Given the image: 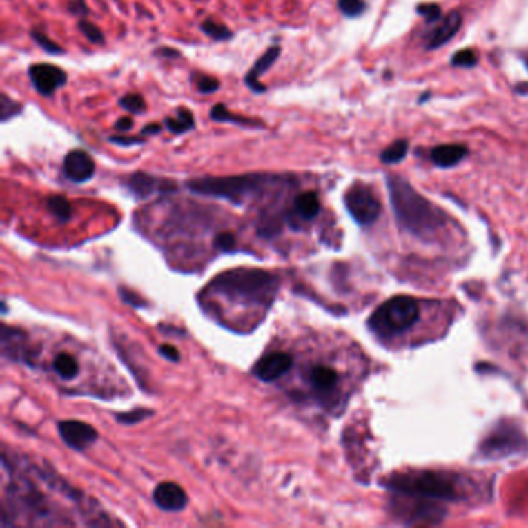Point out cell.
Wrapping results in <instances>:
<instances>
[{"instance_id": "obj_8", "label": "cell", "mask_w": 528, "mask_h": 528, "mask_svg": "<svg viewBox=\"0 0 528 528\" xmlns=\"http://www.w3.org/2000/svg\"><path fill=\"white\" fill-rule=\"evenodd\" d=\"M124 186L137 197L148 199L154 194H168L175 190V183L168 178H160L146 173H133L126 178Z\"/></svg>"}, {"instance_id": "obj_18", "label": "cell", "mask_w": 528, "mask_h": 528, "mask_svg": "<svg viewBox=\"0 0 528 528\" xmlns=\"http://www.w3.org/2000/svg\"><path fill=\"white\" fill-rule=\"evenodd\" d=\"M310 384L313 386V389L320 392H330L333 391L336 384H338V372L335 369L329 366H315L311 367L309 373Z\"/></svg>"}, {"instance_id": "obj_32", "label": "cell", "mask_w": 528, "mask_h": 528, "mask_svg": "<svg viewBox=\"0 0 528 528\" xmlns=\"http://www.w3.org/2000/svg\"><path fill=\"white\" fill-rule=\"evenodd\" d=\"M477 63V55L473 52V50H460V52H457L453 59H451V66L454 67H467V68H471L474 67Z\"/></svg>"}, {"instance_id": "obj_9", "label": "cell", "mask_w": 528, "mask_h": 528, "mask_svg": "<svg viewBox=\"0 0 528 528\" xmlns=\"http://www.w3.org/2000/svg\"><path fill=\"white\" fill-rule=\"evenodd\" d=\"M58 429L63 443L76 451H84L86 448L92 447L98 438V432L95 431L93 426L84 422H78V420L59 422Z\"/></svg>"}, {"instance_id": "obj_6", "label": "cell", "mask_w": 528, "mask_h": 528, "mask_svg": "<svg viewBox=\"0 0 528 528\" xmlns=\"http://www.w3.org/2000/svg\"><path fill=\"white\" fill-rule=\"evenodd\" d=\"M349 214L360 225H372L381 213V203L373 190L362 183H355L344 195Z\"/></svg>"}, {"instance_id": "obj_35", "label": "cell", "mask_w": 528, "mask_h": 528, "mask_svg": "<svg viewBox=\"0 0 528 528\" xmlns=\"http://www.w3.org/2000/svg\"><path fill=\"white\" fill-rule=\"evenodd\" d=\"M214 244L222 251H233L235 248V239L231 233H222L215 237Z\"/></svg>"}, {"instance_id": "obj_41", "label": "cell", "mask_w": 528, "mask_h": 528, "mask_svg": "<svg viewBox=\"0 0 528 528\" xmlns=\"http://www.w3.org/2000/svg\"><path fill=\"white\" fill-rule=\"evenodd\" d=\"M516 92H519V93H528V84H518L516 86Z\"/></svg>"}, {"instance_id": "obj_29", "label": "cell", "mask_w": 528, "mask_h": 528, "mask_svg": "<svg viewBox=\"0 0 528 528\" xmlns=\"http://www.w3.org/2000/svg\"><path fill=\"white\" fill-rule=\"evenodd\" d=\"M78 30L84 35L86 39L92 43H104V33L101 31L99 27L97 25L88 22L87 19H81L78 22Z\"/></svg>"}, {"instance_id": "obj_21", "label": "cell", "mask_w": 528, "mask_h": 528, "mask_svg": "<svg viewBox=\"0 0 528 528\" xmlns=\"http://www.w3.org/2000/svg\"><path fill=\"white\" fill-rule=\"evenodd\" d=\"M53 369L62 380H73L79 373L78 362L68 353H59L56 356L53 361Z\"/></svg>"}, {"instance_id": "obj_40", "label": "cell", "mask_w": 528, "mask_h": 528, "mask_svg": "<svg viewBox=\"0 0 528 528\" xmlns=\"http://www.w3.org/2000/svg\"><path fill=\"white\" fill-rule=\"evenodd\" d=\"M163 124H155V123H152V124H146L144 127H143V129H141V132H139V135H141V137H152V135H157V133H160L162 130H163Z\"/></svg>"}, {"instance_id": "obj_27", "label": "cell", "mask_w": 528, "mask_h": 528, "mask_svg": "<svg viewBox=\"0 0 528 528\" xmlns=\"http://www.w3.org/2000/svg\"><path fill=\"white\" fill-rule=\"evenodd\" d=\"M119 107H123L126 112L133 113V115H138V113H144L148 106H146V101L139 93H127L123 98H119L118 101Z\"/></svg>"}, {"instance_id": "obj_2", "label": "cell", "mask_w": 528, "mask_h": 528, "mask_svg": "<svg viewBox=\"0 0 528 528\" xmlns=\"http://www.w3.org/2000/svg\"><path fill=\"white\" fill-rule=\"evenodd\" d=\"M279 180L281 178L270 174H244L233 177L194 178L186 183V186L194 194L215 197V199H224L240 205L251 197L265 193L271 184Z\"/></svg>"}, {"instance_id": "obj_15", "label": "cell", "mask_w": 528, "mask_h": 528, "mask_svg": "<svg viewBox=\"0 0 528 528\" xmlns=\"http://www.w3.org/2000/svg\"><path fill=\"white\" fill-rule=\"evenodd\" d=\"M462 22L463 19L460 12L451 11L447 17L440 19V25H438V27L429 35L428 46H426V48L436 50L438 47L444 46L447 42H449L457 33H459Z\"/></svg>"}, {"instance_id": "obj_37", "label": "cell", "mask_w": 528, "mask_h": 528, "mask_svg": "<svg viewBox=\"0 0 528 528\" xmlns=\"http://www.w3.org/2000/svg\"><path fill=\"white\" fill-rule=\"evenodd\" d=\"M155 56H160V58H168V59H180L182 58V53L178 52V50L175 48H170V47H162V48H157L154 52Z\"/></svg>"}, {"instance_id": "obj_26", "label": "cell", "mask_w": 528, "mask_h": 528, "mask_svg": "<svg viewBox=\"0 0 528 528\" xmlns=\"http://www.w3.org/2000/svg\"><path fill=\"white\" fill-rule=\"evenodd\" d=\"M190 79H193V82H194L195 90L202 95L214 93L220 88V81L217 78H214V76L203 75V73H194Z\"/></svg>"}, {"instance_id": "obj_36", "label": "cell", "mask_w": 528, "mask_h": 528, "mask_svg": "<svg viewBox=\"0 0 528 528\" xmlns=\"http://www.w3.org/2000/svg\"><path fill=\"white\" fill-rule=\"evenodd\" d=\"M67 10L70 14L73 16H79V17H87L88 14V6L86 5L84 0H70L67 5Z\"/></svg>"}, {"instance_id": "obj_28", "label": "cell", "mask_w": 528, "mask_h": 528, "mask_svg": "<svg viewBox=\"0 0 528 528\" xmlns=\"http://www.w3.org/2000/svg\"><path fill=\"white\" fill-rule=\"evenodd\" d=\"M30 35H31V39H33V41L37 43V46H39L46 53H48V55H55V56L66 53V50H63V48L59 46V43H56L55 41L50 39V37H48L47 35H43V33H42V31H39V30H31V33H30Z\"/></svg>"}, {"instance_id": "obj_14", "label": "cell", "mask_w": 528, "mask_h": 528, "mask_svg": "<svg viewBox=\"0 0 528 528\" xmlns=\"http://www.w3.org/2000/svg\"><path fill=\"white\" fill-rule=\"evenodd\" d=\"M154 500L162 510L175 513L186 508L188 496L184 493V489L180 485H177V483L164 482L154 489Z\"/></svg>"}, {"instance_id": "obj_34", "label": "cell", "mask_w": 528, "mask_h": 528, "mask_svg": "<svg viewBox=\"0 0 528 528\" xmlns=\"http://www.w3.org/2000/svg\"><path fill=\"white\" fill-rule=\"evenodd\" d=\"M110 143L119 146V148H130V146H138V144H143L146 139L139 135V137H124V135H112L107 138Z\"/></svg>"}, {"instance_id": "obj_20", "label": "cell", "mask_w": 528, "mask_h": 528, "mask_svg": "<svg viewBox=\"0 0 528 528\" xmlns=\"http://www.w3.org/2000/svg\"><path fill=\"white\" fill-rule=\"evenodd\" d=\"M321 211V202L320 197L313 190H307V193L299 194L295 199V213L297 217L302 220H311L315 219Z\"/></svg>"}, {"instance_id": "obj_16", "label": "cell", "mask_w": 528, "mask_h": 528, "mask_svg": "<svg viewBox=\"0 0 528 528\" xmlns=\"http://www.w3.org/2000/svg\"><path fill=\"white\" fill-rule=\"evenodd\" d=\"M468 155V149L462 144H442L432 149L431 158L438 168H453Z\"/></svg>"}, {"instance_id": "obj_1", "label": "cell", "mask_w": 528, "mask_h": 528, "mask_svg": "<svg viewBox=\"0 0 528 528\" xmlns=\"http://www.w3.org/2000/svg\"><path fill=\"white\" fill-rule=\"evenodd\" d=\"M387 189L398 224L406 231L418 237H428L443 225L442 211L420 195L403 178L387 177Z\"/></svg>"}, {"instance_id": "obj_30", "label": "cell", "mask_w": 528, "mask_h": 528, "mask_svg": "<svg viewBox=\"0 0 528 528\" xmlns=\"http://www.w3.org/2000/svg\"><path fill=\"white\" fill-rule=\"evenodd\" d=\"M364 0H338V10L346 17H358L366 11Z\"/></svg>"}, {"instance_id": "obj_42", "label": "cell", "mask_w": 528, "mask_h": 528, "mask_svg": "<svg viewBox=\"0 0 528 528\" xmlns=\"http://www.w3.org/2000/svg\"><path fill=\"white\" fill-rule=\"evenodd\" d=\"M527 67H528V59H527Z\"/></svg>"}, {"instance_id": "obj_24", "label": "cell", "mask_w": 528, "mask_h": 528, "mask_svg": "<svg viewBox=\"0 0 528 528\" xmlns=\"http://www.w3.org/2000/svg\"><path fill=\"white\" fill-rule=\"evenodd\" d=\"M47 206L48 211L62 222H67L72 217V205H70V202L63 195H52L47 200Z\"/></svg>"}, {"instance_id": "obj_4", "label": "cell", "mask_w": 528, "mask_h": 528, "mask_svg": "<svg viewBox=\"0 0 528 528\" xmlns=\"http://www.w3.org/2000/svg\"><path fill=\"white\" fill-rule=\"evenodd\" d=\"M391 487L398 493L424 499L457 500L462 498L457 480L453 476L434 473V471H422V473L395 477L391 480Z\"/></svg>"}, {"instance_id": "obj_23", "label": "cell", "mask_w": 528, "mask_h": 528, "mask_svg": "<svg viewBox=\"0 0 528 528\" xmlns=\"http://www.w3.org/2000/svg\"><path fill=\"white\" fill-rule=\"evenodd\" d=\"M408 150H409V143L406 141V139H397L395 143L387 146V148L381 152L380 160L384 164H395L403 160L406 154H408Z\"/></svg>"}, {"instance_id": "obj_13", "label": "cell", "mask_w": 528, "mask_h": 528, "mask_svg": "<svg viewBox=\"0 0 528 528\" xmlns=\"http://www.w3.org/2000/svg\"><path fill=\"white\" fill-rule=\"evenodd\" d=\"M281 53V46H271L266 48V52L260 56L256 62H254V66L248 70V73L245 75V86L250 88L253 93L260 95L266 92V86L260 82V76L268 72V70L275 66Z\"/></svg>"}, {"instance_id": "obj_5", "label": "cell", "mask_w": 528, "mask_h": 528, "mask_svg": "<svg viewBox=\"0 0 528 528\" xmlns=\"http://www.w3.org/2000/svg\"><path fill=\"white\" fill-rule=\"evenodd\" d=\"M420 317V305L411 296H395L386 301L369 321L375 332L397 335L409 330Z\"/></svg>"}, {"instance_id": "obj_38", "label": "cell", "mask_w": 528, "mask_h": 528, "mask_svg": "<svg viewBox=\"0 0 528 528\" xmlns=\"http://www.w3.org/2000/svg\"><path fill=\"white\" fill-rule=\"evenodd\" d=\"M160 353L164 356V358L169 360V361H178L180 360V352L177 351V349L174 346H169V344H164L160 347Z\"/></svg>"}, {"instance_id": "obj_19", "label": "cell", "mask_w": 528, "mask_h": 528, "mask_svg": "<svg viewBox=\"0 0 528 528\" xmlns=\"http://www.w3.org/2000/svg\"><path fill=\"white\" fill-rule=\"evenodd\" d=\"M163 126L164 129H168L170 133H174V135H183V133L195 129V119L193 112L189 109H184V107H180V109L175 110V115L166 117L163 119Z\"/></svg>"}, {"instance_id": "obj_22", "label": "cell", "mask_w": 528, "mask_h": 528, "mask_svg": "<svg viewBox=\"0 0 528 528\" xmlns=\"http://www.w3.org/2000/svg\"><path fill=\"white\" fill-rule=\"evenodd\" d=\"M200 30L203 31V35H206L209 39H213L215 42H224V41H230L234 36L233 31L226 27L224 23L215 22L214 19H205L200 23Z\"/></svg>"}, {"instance_id": "obj_17", "label": "cell", "mask_w": 528, "mask_h": 528, "mask_svg": "<svg viewBox=\"0 0 528 528\" xmlns=\"http://www.w3.org/2000/svg\"><path fill=\"white\" fill-rule=\"evenodd\" d=\"M209 118L215 121V123L235 124V126H240V127H246V129H251V127L253 129H260V127H264L260 121L237 115V113H234L228 109L225 104L213 106V109L209 110Z\"/></svg>"}, {"instance_id": "obj_10", "label": "cell", "mask_w": 528, "mask_h": 528, "mask_svg": "<svg viewBox=\"0 0 528 528\" xmlns=\"http://www.w3.org/2000/svg\"><path fill=\"white\" fill-rule=\"evenodd\" d=\"M63 175L73 183H86L92 180L97 170V164L88 152L82 149H73L63 157L62 163Z\"/></svg>"}, {"instance_id": "obj_7", "label": "cell", "mask_w": 528, "mask_h": 528, "mask_svg": "<svg viewBox=\"0 0 528 528\" xmlns=\"http://www.w3.org/2000/svg\"><path fill=\"white\" fill-rule=\"evenodd\" d=\"M28 78L35 90L42 95V97H53L56 90H59V88L67 84L66 70L47 62L30 66Z\"/></svg>"}, {"instance_id": "obj_25", "label": "cell", "mask_w": 528, "mask_h": 528, "mask_svg": "<svg viewBox=\"0 0 528 528\" xmlns=\"http://www.w3.org/2000/svg\"><path fill=\"white\" fill-rule=\"evenodd\" d=\"M22 110L23 106L21 103L10 98L6 93L0 95V121H2V123H8L10 119L21 115Z\"/></svg>"}, {"instance_id": "obj_3", "label": "cell", "mask_w": 528, "mask_h": 528, "mask_svg": "<svg viewBox=\"0 0 528 528\" xmlns=\"http://www.w3.org/2000/svg\"><path fill=\"white\" fill-rule=\"evenodd\" d=\"M211 287L233 301L268 304L275 297L277 281L271 273L265 270L235 268L215 277Z\"/></svg>"}, {"instance_id": "obj_33", "label": "cell", "mask_w": 528, "mask_h": 528, "mask_svg": "<svg viewBox=\"0 0 528 528\" xmlns=\"http://www.w3.org/2000/svg\"><path fill=\"white\" fill-rule=\"evenodd\" d=\"M417 12L426 22L432 23L442 19V8L437 3H422L417 6Z\"/></svg>"}, {"instance_id": "obj_39", "label": "cell", "mask_w": 528, "mask_h": 528, "mask_svg": "<svg viewBox=\"0 0 528 528\" xmlns=\"http://www.w3.org/2000/svg\"><path fill=\"white\" fill-rule=\"evenodd\" d=\"M113 127L118 132H129L132 127H133V119L130 117H121L115 124H113Z\"/></svg>"}, {"instance_id": "obj_31", "label": "cell", "mask_w": 528, "mask_h": 528, "mask_svg": "<svg viewBox=\"0 0 528 528\" xmlns=\"http://www.w3.org/2000/svg\"><path fill=\"white\" fill-rule=\"evenodd\" d=\"M150 409H144V408H138V409H132L129 412H124V413H118L117 415V420L119 423L123 424H137L139 422H143V420L148 418L149 415H152Z\"/></svg>"}, {"instance_id": "obj_12", "label": "cell", "mask_w": 528, "mask_h": 528, "mask_svg": "<svg viewBox=\"0 0 528 528\" xmlns=\"http://www.w3.org/2000/svg\"><path fill=\"white\" fill-rule=\"evenodd\" d=\"M525 448V438L518 434L514 429H499L496 431L491 437H488L483 443V453L487 456H508L514 451Z\"/></svg>"}, {"instance_id": "obj_11", "label": "cell", "mask_w": 528, "mask_h": 528, "mask_svg": "<svg viewBox=\"0 0 528 528\" xmlns=\"http://www.w3.org/2000/svg\"><path fill=\"white\" fill-rule=\"evenodd\" d=\"M293 366V358L285 352H271L260 358L253 367L254 377L265 383L276 381Z\"/></svg>"}]
</instances>
